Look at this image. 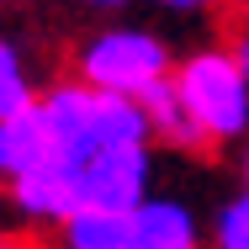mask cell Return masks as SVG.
<instances>
[{
	"label": "cell",
	"mask_w": 249,
	"mask_h": 249,
	"mask_svg": "<svg viewBox=\"0 0 249 249\" xmlns=\"http://www.w3.org/2000/svg\"><path fill=\"white\" fill-rule=\"evenodd\" d=\"M244 191H249V149H244Z\"/></svg>",
	"instance_id": "17"
},
{
	"label": "cell",
	"mask_w": 249,
	"mask_h": 249,
	"mask_svg": "<svg viewBox=\"0 0 249 249\" xmlns=\"http://www.w3.org/2000/svg\"><path fill=\"white\" fill-rule=\"evenodd\" d=\"M0 249H16V244H5V239H0Z\"/></svg>",
	"instance_id": "18"
},
{
	"label": "cell",
	"mask_w": 249,
	"mask_h": 249,
	"mask_svg": "<svg viewBox=\"0 0 249 249\" xmlns=\"http://www.w3.org/2000/svg\"><path fill=\"white\" fill-rule=\"evenodd\" d=\"M133 249H201L196 212L180 196H149L133 212Z\"/></svg>",
	"instance_id": "6"
},
{
	"label": "cell",
	"mask_w": 249,
	"mask_h": 249,
	"mask_svg": "<svg viewBox=\"0 0 249 249\" xmlns=\"http://www.w3.org/2000/svg\"><path fill=\"white\" fill-rule=\"evenodd\" d=\"M0 175L11 180V149H5V122H0Z\"/></svg>",
	"instance_id": "15"
},
{
	"label": "cell",
	"mask_w": 249,
	"mask_h": 249,
	"mask_svg": "<svg viewBox=\"0 0 249 249\" xmlns=\"http://www.w3.org/2000/svg\"><path fill=\"white\" fill-rule=\"evenodd\" d=\"M11 201H16L21 217H32V223H58V228H64V223L80 212V164L48 159V164L16 175V180H11Z\"/></svg>",
	"instance_id": "4"
},
{
	"label": "cell",
	"mask_w": 249,
	"mask_h": 249,
	"mask_svg": "<svg viewBox=\"0 0 249 249\" xmlns=\"http://www.w3.org/2000/svg\"><path fill=\"white\" fill-rule=\"evenodd\" d=\"M154 154L149 149H106L80 170V207L133 217L154 196Z\"/></svg>",
	"instance_id": "3"
},
{
	"label": "cell",
	"mask_w": 249,
	"mask_h": 249,
	"mask_svg": "<svg viewBox=\"0 0 249 249\" xmlns=\"http://www.w3.org/2000/svg\"><path fill=\"white\" fill-rule=\"evenodd\" d=\"M43 117H48V133H53V149L58 159H69V164H90L96 159V143H90V111H96V90L90 85H80V80H64V85H53L43 90Z\"/></svg>",
	"instance_id": "5"
},
{
	"label": "cell",
	"mask_w": 249,
	"mask_h": 249,
	"mask_svg": "<svg viewBox=\"0 0 249 249\" xmlns=\"http://www.w3.org/2000/svg\"><path fill=\"white\" fill-rule=\"evenodd\" d=\"M233 64L244 69V80H249V32H239V43H233Z\"/></svg>",
	"instance_id": "14"
},
{
	"label": "cell",
	"mask_w": 249,
	"mask_h": 249,
	"mask_svg": "<svg viewBox=\"0 0 249 249\" xmlns=\"http://www.w3.org/2000/svg\"><path fill=\"white\" fill-rule=\"evenodd\" d=\"M74 69H80V85H90L101 96H133L138 101L149 85L175 74V58L164 48V37H154L143 27H106V32H96L80 48Z\"/></svg>",
	"instance_id": "1"
},
{
	"label": "cell",
	"mask_w": 249,
	"mask_h": 249,
	"mask_svg": "<svg viewBox=\"0 0 249 249\" xmlns=\"http://www.w3.org/2000/svg\"><path fill=\"white\" fill-rule=\"evenodd\" d=\"M138 101H143V111H149L154 138H159V143H170V149H180V154H207V149H212V138L201 133V122L186 111V101H180L175 74L159 80V85H149Z\"/></svg>",
	"instance_id": "7"
},
{
	"label": "cell",
	"mask_w": 249,
	"mask_h": 249,
	"mask_svg": "<svg viewBox=\"0 0 249 249\" xmlns=\"http://www.w3.org/2000/svg\"><path fill=\"white\" fill-rule=\"evenodd\" d=\"M37 85H32V69H27V58L21 48L11 43V37H0V122H16L21 111H32L37 106Z\"/></svg>",
	"instance_id": "11"
},
{
	"label": "cell",
	"mask_w": 249,
	"mask_h": 249,
	"mask_svg": "<svg viewBox=\"0 0 249 249\" xmlns=\"http://www.w3.org/2000/svg\"><path fill=\"white\" fill-rule=\"evenodd\" d=\"M175 85L186 111L201 122V133L212 143H233L249 133V80L233 64V53L223 48H201L191 58L175 64Z\"/></svg>",
	"instance_id": "2"
},
{
	"label": "cell",
	"mask_w": 249,
	"mask_h": 249,
	"mask_svg": "<svg viewBox=\"0 0 249 249\" xmlns=\"http://www.w3.org/2000/svg\"><path fill=\"white\" fill-rule=\"evenodd\" d=\"M154 122L143 111V101L133 96H101L96 90V111H90V143L96 154L106 149H149Z\"/></svg>",
	"instance_id": "8"
},
{
	"label": "cell",
	"mask_w": 249,
	"mask_h": 249,
	"mask_svg": "<svg viewBox=\"0 0 249 249\" xmlns=\"http://www.w3.org/2000/svg\"><path fill=\"white\" fill-rule=\"evenodd\" d=\"M212 249H249V191L228 196L212 217Z\"/></svg>",
	"instance_id": "12"
},
{
	"label": "cell",
	"mask_w": 249,
	"mask_h": 249,
	"mask_svg": "<svg viewBox=\"0 0 249 249\" xmlns=\"http://www.w3.org/2000/svg\"><path fill=\"white\" fill-rule=\"evenodd\" d=\"M85 5H101V11H117V5H127V0H85Z\"/></svg>",
	"instance_id": "16"
},
{
	"label": "cell",
	"mask_w": 249,
	"mask_h": 249,
	"mask_svg": "<svg viewBox=\"0 0 249 249\" xmlns=\"http://www.w3.org/2000/svg\"><path fill=\"white\" fill-rule=\"evenodd\" d=\"M154 5H164V11H186V16H191V11H207L212 0H154Z\"/></svg>",
	"instance_id": "13"
},
{
	"label": "cell",
	"mask_w": 249,
	"mask_h": 249,
	"mask_svg": "<svg viewBox=\"0 0 249 249\" xmlns=\"http://www.w3.org/2000/svg\"><path fill=\"white\" fill-rule=\"evenodd\" d=\"M64 249H133V217L80 207L64 223Z\"/></svg>",
	"instance_id": "10"
},
{
	"label": "cell",
	"mask_w": 249,
	"mask_h": 249,
	"mask_svg": "<svg viewBox=\"0 0 249 249\" xmlns=\"http://www.w3.org/2000/svg\"><path fill=\"white\" fill-rule=\"evenodd\" d=\"M5 149H11V180L27 175V170H37V164H48V159H58L43 106H32V111H21L16 122H5Z\"/></svg>",
	"instance_id": "9"
}]
</instances>
